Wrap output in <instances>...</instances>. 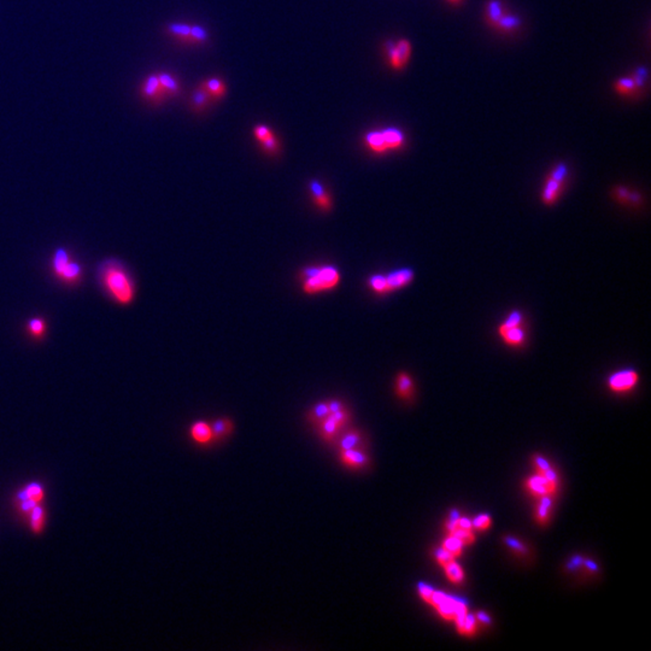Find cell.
Wrapping results in <instances>:
<instances>
[{
	"mask_svg": "<svg viewBox=\"0 0 651 651\" xmlns=\"http://www.w3.org/2000/svg\"><path fill=\"white\" fill-rule=\"evenodd\" d=\"M526 488L537 500L540 497H544V496H554L556 493V490L552 488V485L547 483L545 478H543L538 473H537V476H531L530 479H527Z\"/></svg>",
	"mask_w": 651,
	"mask_h": 651,
	"instance_id": "9c48e42d",
	"label": "cell"
},
{
	"mask_svg": "<svg viewBox=\"0 0 651 651\" xmlns=\"http://www.w3.org/2000/svg\"><path fill=\"white\" fill-rule=\"evenodd\" d=\"M525 324L513 326V327L497 328L498 336L509 348H521L527 341V332L525 331Z\"/></svg>",
	"mask_w": 651,
	"mask_h": 651,
	"instance_id": "8992f818",
	"label": "cell"
},
{
	"mask_svg": "<svg viewBox=\"0 0 651 651\" xmlns=\"http://www.w3.org/2000/svg\"><path fill=\"white\" fill-rule=\"evenodd\" d=\"M533 464H535L537 471H544L549 469V468H552L547 459H544L543 456L540 455L533 456Z\"/></svg>",
	"mask_w": 651,
	"mask_h": 651,
	"instance_id": "ab89813d",
	"label": "cell"
},
{
	"mask_svg": "<svg viewBox=\"0 0 651 651\" xmlns=\"http://www.w3.org/2000/svg\"><path fill=\"white\" fill-rule=\"evenodd\" d=\"M415 392V385L407 373L400 372L395 376V393L404 400H412Z\"/></svg>",
	"mask_w": 651,
	"mask_h": 651,
	"instance_id": "7c38bea8",
	"label": "cell"
},
{
	"mask_svg": "<svg viewBox=\"0 0 651 651\" xmlns=\"http://www.w3.org/2000/svg\"><path fill=\"white\" fill-rule=\"evenodd\" d=\"M328 409H329V412H340L345 409V404L341 402V400H331L327 402Z\"/></svg>",
	"mask_w": 651,
	"mask_h": 651,
	"instance_id": "7bdbcfd3",
	"label": "cell"
},
{
	"mask_svg": "<svg viewBox=\"0 0 651 651\" xmlns=\"http://www.w3.org/2000/svg\"><path fill=\"white\" fill-rule=\"evenodd\" d=\"M567 177L568 169L564 164H559L554 168V170L545 179V184L542 190L540 198L543 204L547 207H552L554 204L557 203L559 197L562 196L564 193Z\"/></svg>",
	"mask_w": 651,
	"mask_h": 651,
	"instance_id": "3957f363",
	"label": "cell"
},
{
	"mask_svg": "<svg viewBox=\"0 0 651 651\" xmlns=\"http://www.w3.org/2000/svg\"><path fill=\"white\" fill-rule=\"evenodd\" d=\"M457 527L462 528V530H471L473 525H471V520L467 519V518H459Z\"/></svg>",
	"mask_w": 651,
	"mask_h": 651,
	"instance_id": "f6af8a7d",
	"label": "cell"
},
{
	"mask_svg": "<svg viewBox=\"0 0 651 651\" xmlns=\"http://www.w3.org/2000/svg\"><path fill=\"white\" fill-rule=\"evenodd\" d=\"M29 326L33 333L35 334H40L41 332L44 331V324L40 320H33Z\"/></svg>",
	"mask_w": 651,
	"mask_h": 651,
	"instance_id": "ee69618b",
	"label": "cell"
},
{
	"mask_svg": "<svg viewBox=\"0 0 651 651\" xmlns=\"http://www.w3.org/2000/svg\"><path fill=\"white\" fill-rule=\"evenodd\" d=\"M464 544L461 540H457L454 535H449L448 538H445L443 542V549L450 552L454 557H459L462 554Z\"/></svg>",
	"mask_w": 651,
	"mask_h": 651,
	"instance_id": "d4e9b609",
	"label": "cell"
},
{
	"mask_svg": "<svg viewBox=\"0 0 651 651\" xmlns=\"http://www.w3.org/2000/svg\"><path fill=\"white\" fill-rule=\"evenodd\" d=\"M552 497L554 496H544L538 498V504L535 508V520L540 525H547L550 519L552 512Z\"/></svg>",
	"mask_w": 651,
	"mask_h": 651,
	"instance_id": "4fadbf2b",
	"label": "cell"
},
{
	"mask_svg": "<svg viewBox=\"0 0 651 651\" xmlns=\"http://www.w3.org/2000/svg\"><path fill=\"white\" fill-rule=\"evenodd\" d=\"M157 76H158L160 84L163 86L165 92L176 93L179 91V84L173 79L172 76L168 75V74H160V75Z\"/></svg>",
	"mask_w": 651,
	"mask_h": 651,
	"instance_id": "4316f807",
	"label": "cell"
},
{
	"mask_svg": "<svg viewBox=\"0 0 651 651\" xmlns=\"http://www.w3.org/2000/svg\"><path fill=\"white\" fill-rule=\"evenodd\" d=\"M368 285H369V288H372L373 292L379 293V295H388V293H390L386 276L383 275V274H376V275L371 276L368 280Z\"/></svg>",
	"mask_w": 651,
	"mask_h": 651,
	"instance_id": "cb8c5ba5",
	"label": "cell"
},
{
	"mask_svg": "<svg viewBox=\"0 0 651 651\" xmlns=\"http://www.w3.org/2000/svg\"><path fill=\"white\" fill-rule=\"evenodd\" d=\"M191 39L196 41H203L208 38V34L204 31L202 27H198V26H193L191 27Z\"/></svg>",
	"mask_w": 651,
	"mask_h": 651,
	"instance_id": "b9f144b4",
	"label": "cell"
},
{
	"mask_svg": "<svg viewBox=\"0 0 651 651\" xmlns=\"http://www.w3.org/2000/svg\"><path fill=\"white\" fill-rule=\"evenodd\" d=\"M317 427H319L321 438L326 442H332L334 439L341 430L336 421L332 419L331 415H328L324 421H321L320 424L317 425Z\"/></svg>",
	"mask_w": 651,
	"mask_h": 651,
	"instance_id": "2e32d148",
	"label": "cell"
},
{
	"mask_svg": "<svg viewBox=\"0 0 651 651\" xmlns=\"http://www.w3.org/2000/svg\"><path fill=\"white\" fill-rule=\"evenodd\" d=\"M26 495H27V498H28V500H31L32 503H36V502H39V500H43V496H44V493H43L41 488H39L38 485H31V486L27 488Z\"/></svg>",
	"mask_w": 651,
	"mask_h": 651,
	"instance_id": "836d02e7",
	"label": "cell"
},
{
	"mask_svg": "<svg viewBox=\"0 0 651 651\" xmlns=\"http://www.w3.org/2000/svg\"><path fill=\"white\" fill-rule=\"evenodd\" d=\"M67 264H68V256H67L65 251L60 250V251L57 252L56 257H55V268H56V272L60 274V273L65 270Z\"/></svg>",
	"mask_w": 651,
	"mask_h": 651,
	"instance_id": "d6a6232c",
	"label": "cell"
},
{
	"mask_svg": "<svg viewBox=\"0 0 651 651\" xmlns=\"http://www.w3.org/2000/svg\"><path fill=\"white\" fill-rule=\"evenodd\" d=\"M444 571H445V574L448 576V579L454 584L462 583L464 579V571L462 569V567L459 566L456 561H452L450 564L444 566Z\"/></svg>",
	"mask_w": 651,
	"mask_h": 651,
	"instance_id": "603a6c76",
	"label": "cell"
},
{
	"mask_svg": "<svg viewBox=\"0 0 651 651\" xmlns=\"http://www.w3.org/2000/svg\"><path fill=\"white\" fill-rule=\"evenodd\" d=\"M143 93L148 98H151V99H158V98L163 96L164 93L167 92L164 91L163 86L160 84L158 76L152 75L148 77V80L145 81L144 86H143Z\"/></svg>",
	"mask_w": 651,
	"mask_h": 651,
	"instance_id": "ffe728a7",
	"label": "cell"
},
{
	"mask_svg": "<svg viewBox=\"0 0 651 651\" xmlns=\"http://www.w3.org/2000/svg\"><path fill=\"white\" fill-rule=\"evenodd\" d=\"M43 516H44V514H43V510H41L40 508H34V510H33V528L35 531H39L41 526H43Z\"/></svg>",
	"mask_w": 651,
	"mask_h": 651,
	"instance_id": "60d3db41",
	"label": "cell"
},
{
	"mask_svg": "<svg viewBox=\"0 0 651 651\" xmlns=\"http://www.w3.org/2000/svg\"><path fill=\"white\" fill-rule=\"evenodd\" d=\"M504 543L507 544L508 547L513 549L514 552H518V554H526L527 552V549L523 545L519 540L516 538H513V537H504Z\"/></svg>",
	"mask_w": 651,
	"mask_h": 651,
	"instance_id": "1f68e13d",
	"label": "cell"
},
{
	"mask_svg": "<svg viewBox=\"0 0 651 651\" xmlns=\"http://www.w3.org/2000/svg\"><path fill=\"white\" fill-rule=\"evenodd\" d=\"M386 150L400 148L404 143V136L398 129H386L383 132Z\"/></svg>",
	"mask_w": 651,
	"mask_h": 651,
	"instance_id": "44dd1931",
	"label": "cell"
},
{
	"mask_svg": "<svg viewBox=\"0 0 651 651\" xmlns=\"http://www.w3.org/2000/svg\"><path fill=\"white\" fill-rule=\"evenodd\" d=\"M309 190H310L312 200H314V203L316 204L317 208L324 210V212L331 210L332 207H333L331 196L319 181L312 180L310 182V186H309Z\"/></svg>",
	"mask_w": 651,
	"mask_h": 651,
	"instance_id": "8fae6325",
	"label": "cell"
},
{
	"mask_svg": "<svg viewBox=\"0 0 651 651\" xmlns=\"http://www.w3.org/2000/svg\"><path fill=\"white\" fill-rule=\"evenodd\" d=\"M207 92L212 96L220 97L224 93V86L220 80H210L205 84Z\"/></svg>",
	"mask_w": 651,
	"mask_h": 651,
	"instance_id": "f1b7e54d",
	"label": "cell"
},
{
	"mask_svg": "<svg viewBox=\"0 0 651 651\" xmlns=\"http://www.w3.org/2000/svg\"><path fill=\"white\" fill-rule=\"evenodd\" d=\"M329 415L332 416V419L336 421L340 428H343L350 421V412H348L346 407L343 410H340V412H332Z\"/></svg>",
	"mask_w": 651,
	"mask_h": 651,
	"instance_id": "4dcf8cb0",
	"label": "cell"
},
{
	"mask_svg": "<svg viewBox=\"0 0 651 651\" xmlns=\"http://www.w3.org/2000/svg\"><path fill=\"white\" fill-rule=\"evenodd\" d=\"M476 623H478V620H476V616L469 614V613H467V614L462 616V618L455 620L456 628H457L459 633L467 635V637H471V635H476V628H478Z\"/></svg>",
	"mask_w": 651,
	"mask_h": 651,
	"instance_id": "e0dca14e",
	"label": "cell"
},
{
	"mask_svg": "<svg viewBox=\"0 0 651 651\" xmlns=\"http://www.w3.org/2000/svg\"><path fill=\"white\" fill-rule=\"evenodd\" d=\"M461 516H459V513L457 510H452L449 515L447 523H445V527L448 530L449 533L454 531L456 527H457V523H459V520Z\"/></svg>",
	"mask_w": 651,
	"mask_h": 651,
	"instance_id": "8d00e7d4",
	"label": "cell"
},
{
	"mask_svg": "<svg viewBox=\"0 0 651 651\" xmlns=\"http://www.w3.org/2000/svg\"><path fill=\"white\" fill-rule=\"evenodd\" d=\"M436 559L438 561V564H442L444 567V566H447L452 561H455L456 557H454L450 552H447L443 547H440L436 552Z\"/></svg>",
	"mask_w": 651,
	"mask_h": 651,
	"instance_id": "e575fe53",
	"label": "cell"
},
{
	"mask_svg": "<svg viewBox=\"0 0 651 651\" xmlns=\"http://www.w3.org/2000/svg\"><path fill=\"white\" fill-rule=\"evenodd\" d=\"M417 590H419V593L422 599H424L426 603H431L432 597H433V593H434V590L432 589L431 586H428L425 583H420L417 585Z\"/></svg>",
	"mask_w": 651,
	"mask_h": 651,
	"instance_id": "d590c367",
	"label": "cell"
},
{
	"mask_svg": "<svg viewBox=\"0 0 651 651\" xmlns=\"http://www.w3.org/2000/svg\"><path fill=\"white\" fill-rule=\"evenodd\" d=\"M329 409H328L327 402H320V403L315 404L314 407L310 409V412L308 414L309 422L312 424L317 425L320 424L321 421H324L328 415H329Z\"/></svg>",
	"mask_w": 651,
	"mask_h": 651,
	"instance_id": "7402d4cb",
	"label": "cell"
},
{
	"mask_svg": "<svg viewBox=\"0 0 651 651\" xmlns=\"http://www.w3.org/2000/svg\"><path fill=\"white\" fill-rule=\"evenodd\" d=\"M303 291L307 295H316L337 288L340 283V274L337 268L324 266L307 268L304 270Z\"/></svg>",
	"mask_w": 651,
	"mask_h": 651,
	"instance_id": "6da1fadb",
	"label": "cell"
},
{
	"mask_svg": "<svg viewBox=\"0 0 651 651\" xmlns=\"http://www.w3.org/2000/svg\"><path fill=\"white\" fill-rule=\"evenodd\" d=\"M452 1H457V0H452Z\"/></svg>",
	"mask_w": 651,
	"mask_h": 651,
	"instance_id": "c3c4849f",
	"label": "cell"
},
{
	"mask_svg": "<svg viewBox=\"0 0 651 651\" xmlns=\"http://www.w3.org/2000/svg\"><path fill=\"white\" fill-rule=\"evenodd\" d=\"M104 283L114 297L127 304L133 298V286L128 276L117 266H108L104 270Z\"/></svg>",
	"mask_w": 651,
	"mask_h": 651,
	"instance_id": "7a4b0ae2",
	"label": "cell"
},
{
	"mask_svg": "<svg viewBox=\"0 0 651 651\" xmlns=\"http://www.w3.org/2000/svg\"><path fill=\"white\" fill-rule=\"evenodd\" d=\"M233 422L231 419H217L210 425L212 440H222L233 432Z\"/></svg>",
	"mask_w": 651,
	"mask_h": 651,
	"instance_id": "9a60e30c",
	"label": "cell"
},
{
	"mask_svg": "<svg viewBox=\"0 0 651 651\" xmlns=\"http://www.w3.org/2000/svg\"><path fill=\"white\" fill-rule=\"evenodd\" d=\"M476 620L479 621V623H485V625L491 623V619H490V616H488L486 613H483V611H479V613L476 614Z\"/></svg>",
	"mask_w": 651,
	"mask_h": 651,
	"instance_id": "bcb514c9",
	"label": "cell"
},
{
	"mask_svg": "<svg viewBox=\"0 0 651 651\" xmlns=\"http://www.w3.org/2000/svg\"><path fill=\"white\" fill-rule=\"evenodd\" d=\"M340 461L351 469H362L369 466V457L362 449H350L340 452Z\"/></svg>",
	"mask_w": 651,
	"mask_h": 651,
	"instance_id": "52a82bcc",
	"label": "cell"
},
{
	"mask_svg": "<svg viewBox=\"0 0 651 651\" xmlns=\"http://www.w3.org/2000/svg\"><path fill=\"white\" fill-rule=\"evenodd\" d=\"M449 535H454L457 540H461L464 545H471L476 542V535H473L471 530H462V528H455L454 531L450 532Z\"/></svg>",
	"mask_w": 651,
	"mask_h": 651,
	"instance_id": "484cf974",
	"label": "cell"
},
{
	"mask_svg": "<svg viewBox=\"0 0 651 651\" xmlns=\"http://www.w3.org/2000/svg\"><path fill=\"white\" fill-rule=\"evenodd\" d=\"M255 136L260 143L263 144L267 151L275 152L278 150V141L275 136H273L272 131L266 126H258L255 129Z\"/></svg>",
	"mask_w": 651,
	"mask_h": 651,
	"instance_id": "d6986e66",
	"label": "cell"
},
{
	"mask_svg": "<svg viewBox=\"0 0 651 651\" xmlns=\"http://www.w3.org/2000/svg\"><path fill=\"white\" fill-rule=\"evenodd\" d=\"M430 604L436 608L440 616L445 620L455 621L468 613V607L464 602L452 596L445 595L444 592L434 591Z\"/></svg>",
	"mask_w": 651,
	"mask_h": 651,
	"instance_id": "277c9868",
	"label": "cell"
},
{
	"mask_svg": "<svg viewBox=\"0 0 651 651\" xmlns=\"http://www.w3.org/2000/svg\"><path fill=\"white\" fill-rule=\"evenodd\" d=\"M169 31L174 35L180 36V38H191V27L187 24L174 23L169 27Z\"/></svg>",
	"mask_w": 651,
	"mask_h": 651,
	"instance_id": "f546056e",
	"label": "cell"
},
{
	"mask_svg": "<svg viewBox=\"0 0 651 651\" xmlns=\"http://www.w3.org/2000/svg\"><path fill=\"white\" fill-rule=\"evenodd\" d=\"M491 523L492 520L490 516L486 515V514H481V515L476 516V519L473 520L471 525L478 531H486V530L491 527Z\"/></svg>",
	"mask_w": 651,
	"mask_h": 651,
	"instance_id": "83f0119b",
	"label": "cell"
},
{
	"mask_svg": "<svg viewBox=\"0 0 651 651\" xmlns=\"http://www.w3.org/2000/svg\"><path fill=\"white\" fill-rule=\"evenodd\" d=\"M410 44L407 40L400 41L395 46H390L388 55L392 67L395 69L403 68L410 57Z\"/></svg>",
	"mask_w": 651,
	"mask_h": 651,
	"instance_id": "30bf717a",
	"label": "cell"
},
{
	"mask_svg": "<svg viewBox=\"0 0 651 651\" xmlns=\"http://www.w3.org/2000/svg\"><path fill=\"white\" fill-rule=\"evenodd\" d=\"M385 276L388 281V291L391 293V292L398 291L400 288L412 284L415 274L410 268H402Z\"/></svg>",
	"mask_w": 651,
	"mask_h": 651,
	"instance_id": "ba28073f",
	"label": "cell"
},
{
	"mask_svg": "<svg viewBox=\"0 0 651 651\" xmlns=\"http://www.w3.org/2000/svg\"><path fill=\"white\" fill-rule=\"evenodd\" d=\"M640 381L638 373L633 369H623L611 374L608 379V386L616 393L631 391Z\"/></svg>",
	"mask_w": 651,
	"mask_h": 651,
	"instance_id": "5b68a950",
	"label": "cell"
},
{
	"mask_svg": "<svg viewBox=\"0 0 651 651\" xmlns=\"http://www.w3.org/2000/svg\"><path fill=\"white\" fill-rule=\"evenodd\" d=\"M191 436H192L193 440L197 442V443H210V442H212L210 425L204 422V421H198V422H196V424L193 425L192 427H191Z\"/></svg>",
	"mask_w": 651,
	"mask_h": 651,
	"instance_id": "ac0fdd59",
	"label": "cell"
},
{
	"mask_svg": "<svg viewBox=\"0 0 651 651\" xmlns=\"http://www.w3.org/2000/svg\"><path fill=\"white\" fill-rule=\"evenodd\" d=\"M491 17L495 21L500 18V8H498V4H491Z\"/></svg>",
	"mask_w": 651,
	"mask_h": 651,
	"instance_id": "7dc6e473",
	"label": "cell"
},
{
	"mask_svg": "<svg viewBox=\"0 0 651 651\" xmlns=\"http://www.w3.org/2000/svg\"><path fill=\"white\" fill-rule=\"evenodd\" d=\"M363 443V437L362 433L357 430L345 432L343 437L338 442V448L339 452L341 450H350V449H362Z\"/></svg>",
	"mask_w": 651,
	"mask_h": 651,
	"instance_id": "5bb4252c",
	"label": "cell"
},
{
	"mask_svg": "<svg viewBox=\"0 0 651 651\" xmlns=\"http://www.w3.org/2000/svg\"><path fill=\"white\" fill-rule=\"evenodd\" d=\"M80 273V268L76 264H67V267L65 268V270L60 273V275L65 276L67 279H74L76 276L79 275Z\"/></svg>",
	"mask_w": 651,
	"mask_h": 651,
	"instance_id": "74e56055",
	"label": "cell"
},
{
	"mask_svg": "<svg viewBox=\"0 0 651 651\" xmlns=\"http://www.w3.org/2000/svg\"><path fill=\"white\" fill-rule=\"evenodd\" d=\"M635 81L632 79H623V80H620L616 84V88L620 93H628L631 92L632 89L635 88Z\"/></svg>",
	"mask_w": 651,
	"mask_h": 651,
	"instance_id": "f35d334b",
	"label": "cell"
}]
</instances>
